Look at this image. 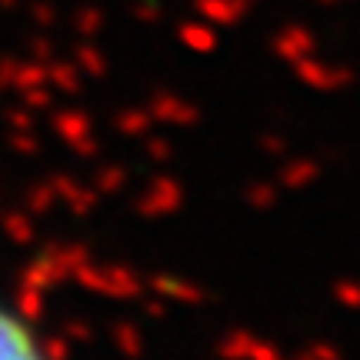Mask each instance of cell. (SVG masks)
Instances as JSON below:
<instances>
[{"label":"cell","instance_id":"1","mask_svg":"<svg viewBox=\"0 0 360 360\" xmlns=\"http://www.w3.org/2000/svg\"><path fill=\"white\" fill-rule=\"evenodd\" d=\"M0 360H47L30 327L4 307H0Z\"/></svg>","mask_w":360,"mask_h":360}]
</instances>
